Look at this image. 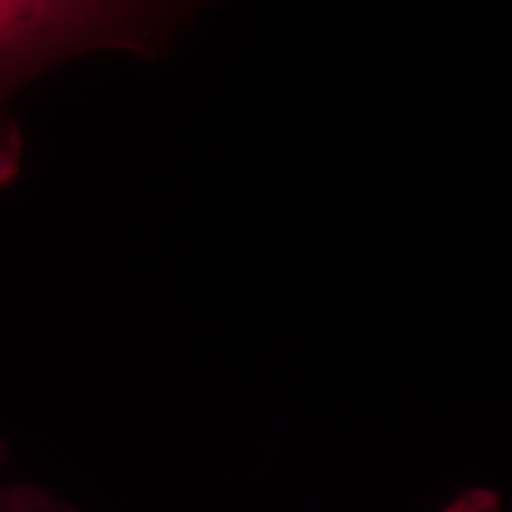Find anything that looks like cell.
<instances>
[{
  "label": "cell",
  "mask_w": 512,
  "mask_h": 512,
  "mask_svg": "<svg viewBox=\"0 0 512 512\" xmlns=\"http://www.w3.org/2000/svg\"><path fill=\"white\" fill-rule=\"evenodd\" d=\"M0 512H55V507L40 501L35 493H23L0 484Z\"/></svg>",
  "instance_id": "obj_3"
},
{
  "label": "cell",
  "mask_w": 512,
  "mask_h": 512,
  "mask_svg": "<svg viewBox=\"0 0 512 512\" xmlns=\"http://www.w3.org/2000/svg\"><path fill=\"white\" fill-rule=\"evenodd\" d=\"M441 512H501V498L493 490L476 487V490H464L456 495Z\"/></svg>",
  "instance_id": "obj_2"
},
{
  "label": "cell",
  "mask_w": 512,
  "mask_h": 512,
  "mask_svg": "<svg viewBox=\"0 0 512 512\" xmlns=\"http://www.w3.org/2000/svg\"><path fill=\"white\" fill-rule=\"evenodd\" d=\"M174 9L109 0H0V185L12 180L20 137L12 103L29 83L94 52H151Z\"/></svg>",
  "instance_id": "obj_1"
}]
</instances>
